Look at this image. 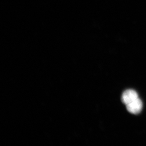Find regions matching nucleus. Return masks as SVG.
<instances>
[{
    "label": "nucleus",
    "instance_id": "1",
    "mask_svg": "<svg viewBox=\"0 0 146 146\" xmlns=\"http://www.w3.org/2000/svg\"><path fill=\"white\" fill-rule=\"evenodd\" d=\"M137 93L132 90H128L124 91L121 97V101L125 105H127L138 98Z\"/></svg>",
    "mask_w": 146,
    "mask_h": 146
},
{
    "label": "nucleus",
    "instance_id": "2",
    "mask_svg": "<svg viewBox=\"0 0 146 146\" xmlns=\"http://www.w3.org/2000/svg\"><path fill=\"white\" fill-rule=\"evenodd\" d=\"M142 102L139 98L126 105L127 110L129 112L133 114H138L141 112L142 110Z\"/></svg>",
    "mask_w": 146,
    "mask_h": 146
}]
</instances>
